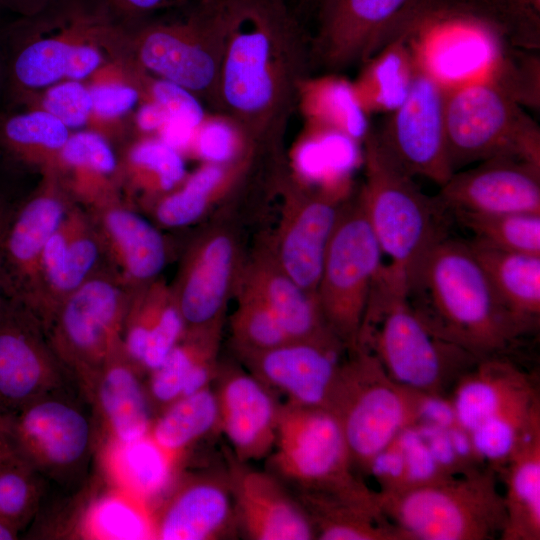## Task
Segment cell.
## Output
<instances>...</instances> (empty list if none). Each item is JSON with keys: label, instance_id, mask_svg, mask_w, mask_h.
<instances>
[{"label": "cell", "instance_id": "23", "mask_svg": "<svg viewBox=\"0 0 540 540\" xmlns=\"http://www.w3.org/2000/svg\"><path fill=\"white\" fill-rule=\"evenodd\" d=\"M153 539L217 540L238 530L227 471L193 474L152 511Z\"/></svg>", "mask_w": 540, "mask_h": 540}, {"label": "cell", "instance_id": "10", "mask_svg": "<svg viewBox=\"0 0 540 540\" xmlns=\"http://www.w3.org/2000/svg\"><path fill=\"white\" fill-rule=\"evenodd\" d=\"M448 400L457 424L495 456L511 453L540 420L538 384L506 356L478 360Z\"/></svg>", "mask_w": 540, "mask_h": 540}, {"label": "cell", "instance_id": "38", "mask_svg": "<svg viewBox=\"0 0 540 540\" xmlns=\"http://www.w3.org/2000/svg\"><path fill=\"white\" fill-rule=\"evenodd\" d=\"M104 227L129 278L144 285L154 281L167 260L160 232L140 215L122 207L106 211Z\"/></svg>", "mask_w": 540, "mask_h": 540}, {"label": "cell", "instance_id": "8", "mask_svg": "<svg viewBox=\"0 0 540 540\" xmlns=\"http://www.w3.org/2000/svg\"><path fill=\"white\" fill-rule=\"evenodd\" d=\"M224 39L219 0L192 6L174 19H145L126 26L127 50L138 67L215 110Z\"/></svg>", "mask_w": 540, "mask_h": 540}, {"label": "cell", "instance_id": "11", "mask_svg": "<svg viewBox=\"0 0 540 540\" xmlns=\"http://www.w3.org/2000/svg\"><path fill=\"white\" fill-rule=\"evenodd\" d=\"M447 151L454 172L512 157L540 166V128L525 109L485 79L447 87Z\"/></svg>", "mask_w": 540, "mask_h": 540}, {"label": "cell", "instance_id": "32", "mask_svg": "<svg viewBox=\"0 0 540 540\" xmlns=\"http://www.w3.org/2000/svg\"><path fill=\"white\" fill-rule=\"evenodd\" d=\"M506 523L502 540L540 539V429L535 430L499 472Z\"/></svg>", "mask_w": 540, "mask_h": 540}, {"label": "cell", "instance_id": "15", "mask_svg": "<svg viewBox=\"0 0 540 540\" xmlns=\"http://www.w3.org/2000/svg\"><path fill=\"white\" fill-rule=\"evenodd\" d=\"M311 59L331 72L363 64L413 21L429 0H320Z\"/></svg>", "mask_w": 540, "mask_h": 540}, {"label": "cell", "instance_id": "35", "mask_svg": "<svg viewBox=\"0 0 540 540\" xmlns=\"http://www.w3.org/2000/svg\"><path fill=\"white\" fill-rule=\"evenodd\" d=\"M70 134L67 126L42 109L0 110V149L12 159L43 171L56 169Z\"/></svg>", "mask_w": 540, "mask_h": 540}, {"label": "cell", "instance_id": "53", "mask_svg": "<svg viewBox=\"0 0 540 540\" xmlns=\"http://www.w3.org/2000/svg\"><path fill=\"white\" fill-rule=\"evenodd\" d=\"M52 0H0V13H11L19 17L34 15Z\"/></svg>", "mask_w": 540, "mask_h": 540}, {"label": "cell", "instance_id": "6", "mask_svg": "<svg viewBox=\"0 0 540 540\" xmlns=\"http://www.w3.org/2000/svg\"><path fill=\"white\" fill-rule=\"evenodd\" d=\"M358 347L369 350L398 384L448 398L457 380L480 359L436 334L406 297L372 294Z\"/></svg>", "mask_w": 540, "mask_h": 540}, {"label": "cell", "instance_id": "12", "mask_svg": "<svg viewBox=\"0 0 540 540\" xmlns=\"http://www.w3.org/2000/svg\"><path fill=\"white\" fill-rule=\"evenodd\" d=\"M383 256L358 195L349 197L329 240L316 298L329 330L347 351L359 335Z\"/></svg>", "mask_w": 540, "mask_h": 540}, {"label": "cell", "instance_id": "7", "mask_svg": "<svg viewBox=\"0 0 540 540\" xmlns=\"http://www.w3.org/2000/svg\"><path fill=\"white\" fill-rule=\"evenodd\" d=\"M327 410L338 420L354 467H370L404 430L417 425L428 395L395 382L366 348L347 351Z\"/></svg>", "mask_w": 540, "mask_h": 540}, {"label": "cell", "instance_id": "36", "mask_svg": "<svg viewBox=\"0 0 540 540\" xmlns=\"http://www.w3.org/2000/svg\"><path fill=\"white\" fill-rule=\"evenodd\" d=\"M85 83L92 101L86 128L109 140L129 121L133 122L142 101L139 69L128 56L106 64Z\"/></svg>", "mask_w": 540, "mask_h": 540}, {"label": "cell", "instance_id": "59", "mask_svg": "<svg viewBox=\"0 0 540 540\" xmlns=\"http://www.w3.org/2000/svg\"><path fill=\"white\" fill-rule=\"evenodd\" d=\"M314 1H319L320 2V0H314Z\"/></svg>", "mask_w": 540, "mask_h": 540}, {"label": "cell", "instance_id": "24", "mask_svg": "<svg viewBox=\"0 0 540 540\" xmlns=\"http://www.w3.org/2000/svg\"><path fill=\"white\" fill-rule=\"evenodd\" d=\"M215 380L219 429L233 457L248 463L270 455L281 409L273 391L248 370L229 364L219 363Z\"/></svg>", "mask_w": 540, "mask_h": 540}, {"label": "cell", "instance_id": "45", "mask_svg": "<svg viewBox=\"0 0 540 540\" xmlns=\"http://www.w3.org/2000/svg\"><path fill=\"white\" fill-rule=\"evenodd\" d=\"M474 235V244L540 256V213H454Z\"/></svg>", "mask_w": 540, "mask_h": 540}, {"label": "cell", "instance_id": "13", "mask_svg": "<svg viewBox=\"0 0 540 540\" xmlns=\"http://www.w3.org/2000/svg\"><path fill=\"white\" fill-rule=\"evenodd\" d=\"M87 404L79 388H68L7 415L11 439L47 483L73 488L84 479L95 440Z\"/></svg>", "mask_w": 540, "mask_h": 540}, {"label": "cell", "instance_id": "5", "mask_svg": "<svg viewBox=\"0 0 540 540\" xmlns=\"http://www.w3.org/2000/svg\"><path fill=\"white\" fill-rule=\"evenodd\" d=\"M377 500L405 540L500 539L506 523L497 473L488 466L406 489L379 490Z\"/></svg>", "mask_w": 540, "mask_h": 540}, {"label": "cell", "instance_id": "17", "mask_svg": "<svg viewBox=\"0 0 540 540\" xmlns=\"http://www.w3.org/2000/svg\"><path fill=\"white\" fill-rule=\"evenodd\" d=\"M415 54V72L403 102L376 131L381 143L410 176L442 186L452 176L446 140L447 87Z\"/></svg>", "mask_w": 540, "mask_h": 540}, {"label": "cell", "instance_id": "39", "mask_svg": "<svg viewBox=\"0 0 540 540\" xmlns=\"http://www.w3.org/2000/svg\"><path fill=\"white\" fill-rule=\"evenodd\" d=\"M219 405L210 386L182 397L153 420L149 435L164 451L181 459L198 441L219 429Z\"/></svg>", "mask_w": 540, "mask_h": 540}, {"label": "cell", "instance_id": "40", "mask_svg": "<svg viewBox=\"0 0 540 540\" xmlns=\"http://www.w3.org/2000/svg\"><path fill=\"white\" fill-rule=\"evenodd\" d=\"M77 224L76 220H63L47 241L40 261L39 288L44 277L52 292L64 294V298L88 279L100 254L96 240Z\"/></svg>", "mask_w": 540, "mask_h": 540}, {"label": "cell", "instance_id": "29", "mask_svg": "<svg viewBox=\"0 0 540 540\" xmlns=\"http://www.w3.org/2000/svg\"><path fill=\"white\" fill-rule=\"evenodd\" d=\"M223 324L185 329L163 363L149 373L145 387L152 408L161 412L174 401L210 386L219 367Z\"/></svg>", "mask_w": 540, "mask_h": 540}, {"label": "cell", "instance_id": "46", "mask_svg": "<svg viewBox=\"0 0 540 540\" xmlns=\"http://www.w3.org/2000/svg\"><path fill=\"white\" fill-rule=\"evenodd\" d=\"M465 14L514 47L539 50L540 0H480Z\"/></svg>", "mask_w": 540, "mask_h": 540}, {"label": "cell", "instance_id": "19", "mask_svg": "<svg viewBox=\"0 0 540 540\" xmlns=\"http://www.w3.org/2000/svg\"><path fill=\"white\" fill-rule=\"evenodd\" d=\"M63 196L57 171L45 170L36 192L16 210L12 208L0 240L2 294L30 309L38 296L43 249L64 220Z\"/></svg>", "mask_w": 540, "mask_h": 540}, {"label": "cell", "instance_id": "3", "mask_svg": "<svg viewBox=\"0 0 540 540\" xmlns=\"http://www.w3.org/2000/svg\"><path fill=\"white\" fill-rule=\"evenodd\" d=\"M405 296L434 334L478 359L506 356L529 333L505 306L469 243L446 234L414 267Z\"/></svg>", "mask_w": 540, "mask_h": 540}, {"label": "cell", "instance_id": "51", "mask_svg": "<svg viewBox=\"0 0 540 540\" xmlns=\"http://www.w3.org/2000/svg\"><path fill=\"white\" fill-rule=\"evenodd\" d=\"M8 107L42 109L71 130L87 127L92 101L85 82L67 80L51 85Z\"/></svg>", "mask_w": 540, "mask_h": 540}, {"label": "cell", "instance_id": "56", "mask_svg": "<svg viewBox=\"0 0 540 540\" xmlns=\"http://www.w3.org/2000/svg\"><path fill=\"white\" fill-rule=\"evenodd\" d=\"M12 207L7 202L4 194L0 190V240L5 229L6 223L8 221L9 215L11 213ZM4 296L2 294L0 286V303L3 300Z\"/></svg>", "mask_w": 540, "mask_h": 540}, {"label": "cell", "instance_id": "49", "mask_svg": "<svg viewBox=\"0 0 540 540\" xmlns=\"http://www.w3.org/2000/svg\"><path fill=\"white\" fill-rule=\"evenodd\" d=\"M86 530L96 538L153 539L152 512L133 496L109 495L91 508Z\"/></svg>", "mask_w": 540, "mask_h": 540}, {"label": "cell", "instance_id": "55", "mask_svg": "<svg viewBox=\"0 0 540 540\" xmlns=\"http://www.w3.org/2000/svg\"><path fill=\"white\" fill-rule=\"evenodd\" d=\"M480 0H440L445 10L464 13Z\"/></svg>", "mask_w": 540, "mask_h": 540}, {"label": "cell", "instance_id": "16", "mask_svg": "<svg viewBox=\"0 0 540 540\" xmlns=\"http://www.w3.org/2000/svg\"><path fill=\"white\" fill-rule=\"evenodd\" d=\"M281 218L271 244L282 269L316 297L325 252L348 189L313 187L283 173L277 179Z\"/></svg>", "mask_w": 540, "mask_h": 540}, {"label": "cell", "instance_id": "25", "mask_svg": "<svg viewBox=\"0 0 540 540\" xmlns=\"http://www.w3.org/2000/svg\"><path fill=\"white\" fill-rule=\"evenodd\" d=\"M228 477L238 530L252 540H312V521L276 475L230 457Z\"/></svg>", "mask_w": 540, "mask_h": 540}, {"label": "cell", "instance_id": "48", "mask_svg": "<svg viewBox=\"0 0 540 540\" xmlns=\"http://www.w3.org/2000/svg\"><path fill=\"white\" fill-rule=\"evenodd\" d=\"M237 306L230 320L231 338L238 354L270 349L291 341L267 304L251 290L236 285Z\"/></svg>", "mask_w": 540, "mask_h": 540}, {"label": "cell", "instance_id": "47", "mask_svg": "<svg viewBox=\"0 0 540 540\" xmlns=\"http://www.w3.org/2000/svg\"><path fill=\"white\" fill-rule=\"evenodd\" d=\"M482 79L492 83L521 107L539 110L538 50L502 44Z\"/></svg>", "mask_w": 540, "mask_h": 540}, {"label": "cell", "instance_id": "33", "mask_svg": "<svg viewBox=\"0 0 540 540\" xmlns=\"http://www.w3.org/2000/svg\"><path fill=\"white\" fill-rule=\"evenodd\" d=\"M499 297L530 332L540 317V256L469 243Z\"/></svg>", "mask_w": 540, "mask_h": 540}, {"label": "cell", "instance_id": "42", "mask_svg": "<svg viewBox=\"0 0 540 540\" xmlns=\"http://www.w3.org/2000/svg\"><path fill=\"white\" fill-rule=\"evenodd\" d=\"M46 484L18 450L6 426L0 434V518L24 529L41 505Z\"/></svg>", "mask_w": 540, "mask_h": 540}, {"label": "cell", "instance_id": "22", "mask_svg": "<svg viewBox=\"0 0 540 540\" xmlns=\"http://www.w3.org/2000/svg\"><path fill=\"white\" fill-rule=\"evenodd\" d=\"M435 198L453 214L540 213V166L512 157L485 160L454 172Z\"/></svg>", "mask_w": 540, "mask_h": 540}, {"label": "cell", "instance_id": "37", "mask_svg": "<svg viewBox=\"0 0 540 540\" xmlns=\"http://www.w3.org/2000/svg\"><path fill=\"white\" fill-rule=\"evenodd\" d=\"M320 540H405L381 511L317 493L296 496Z\"/></svg>", "mask_w": 540, "mask_h": 540}, {"label": "cell", "instance_id": "14", "mask_svg": "<svg viewBox=\"0 0 540 540\" xmlns=\"http://www.w3.org/2000/svg\"><path fill=\"white\" fill-rule=\"evenodd\" d=\"M130 301L107 278H89L57 306L44 328L49 342L87 398L97 374L122 348Z\"/></svg>", "mask_w": 540, "mask_h": 540}, {"label": "cell", "instance_id": "1", "mask_svg": "<svg viewBox=\"0 0 540 540\" xmlns=\"http://www.w3.org/2000/svg\"><path fill=\"white\" fill-rule=\"evenodd\" d=\"M225 39L216 110L258 150L279 142L310 57L283 0H219Z\"/></svg>", "mask_w": 540, "mask_h": 540}, {"label": "cell", "instance_id": "9", "mask_svg": "<svg viewBox=\"0 0 540 540\" xmlns=\"http://www.w3.org/2000/svg\"><path fill=\"white\" fill-rule=\"evenodd\" d=\"M272 451L274 475L298 493L330 495L381 511L377 492L354 472L342 429L329 410L290 402L281 406Z\"/></svg>", "mask_w": 540, "mask_h": 540}, {"label": "cell", "instance_id": "54", "mask_svg": "<svg viewBox=\"0 0 540 540\" xmlns=\"http://www.w3.org/2000/svg\"><path fill=\"white\" fill-rule=\"evenodd\" d=\"M7 84V64L6 51L2 34V26H0V100L4 99Z\"/></svg>", "mask_w": 540, "mask_h": 540}, {"label": "cell", "instance_id": "31", "mask_svg": "<svg viewBox=\"0 0 540 540\" xmlns=\"http://www.w3.org/2000/svg\"><path fill=\"white\" fill-rule=\"evenodd\" d=\"M255 155L229 163H203L173 191L157 201L155 216L167 227L198 221L238 184Z\"/></svg>", "mask_w": 540, "mask_h": 540}, {"label": "cell", "instance_id": "18", "mask_svg": "<svg viewBox=\"0 0 540 540\" xmlns=\"http://www.w3.org/2000/svg\"><path fill=\"white\" fill-rule=\"evenodd\" d=\"M68 388L81 390L53 350L41 320L26 305L4 297L0 303V410L9 415L48 393Z\"/></svg>", "mask_w": 540, "mask_h": 540}, {"label": "cell", "instance_id": "57", "mask_svg": "<svg viewBox=\"0 0 540 540\" xmlns=\"http://www.w3.org/2000/svg\"><path fill=\"white\" fill-rule=\"evenodd\" d=\"M19 532L20 530L16 526L0 518V540L17 539Z\"/></svg>", "mask_w": 540, "mask_h": 540}, {"label": "cell", "instance_id": "44", "mask_svg": "<svg viewBox=\"0 0 540 540\" xmlns=\"http://www.w3.org/2000/svg\"><path fill=\"white\" fill-rule=\"evenodd\" d=\"M124 168L137 189L158 199L187 176L181 152L158 136H139L127 150Z\"/></svg>", "mask_w": 540, "mask_h": 540}, {"label": "cell", "instance_id": "43", "mask_svg": "<svg viewBox=\"0 0 540 540\" xmlns=\"http://www.w3.org/2000/svg\"><path fill=\"white\" fill-rule=\"evenodd\" d=\"M116 155L101 134L83 129L71 133L61 150L56 170L71 177V186L89 194L107 193L118 172Z\"/></svg>", "mask_w": 540, "mask_h": 540}, {"label": "cell", "instance_id": "21", "mask_svg": "<svg viewBox=\"0 0 540 540\" xmlns=\"http://www.w3.org/2000/svg\"><path fill=\"white\" fill-rule=\"evenodd\" d=\"M347 351L339 340H291L276 347L238 354L251 374L288 402L328 409Z\"/></svg>", "mask_w": 540, "mask_h": 540}, {"label": "cell", "instance_id": "26", "mask_svg": "<svg viewBox=\"0 0 540 540\" xmlns=\"http://www.w3.org/2000/svg\"><path fill=\"white\" fill-rule=\"evenodd\" d=\"M236 285L251 290L267 304L290 340H339L326 325L317 298L279 265L270 239L262 240L242 261Z\"/></svg>", "mask_w": 540, "mask_h": 540}, {"label": "cell", "instance_id": "34", "mask_svg": "<svg viewBox=\"0 0 540 540\" xmlns=\"http://www.w3.org/2000/svg\"><path fill=\"white\" fill-rule=\"evenodd\" d=\"M415 72V54L408 36L401 34L362 64L352 81L357 99L369 115L394 111L405 99Z\"/></svg>", "mask_w": 540, "mask_h": 540}, {"label": "cell", "instance_id": "28", "mask_svg": "<svg viewBox=\"0 0 540 540\" xmlns=\"http://www.w3.org/2000/svg\"><path fill=\"white\" fill-rule=\"evenodd\" d=\"M138 369L120 348L103 366L87 399L112 444L135 442L150 432L152 406Z\"/></svg>", "mask_w": 540, "mask_h": 540}, {"label": "cell", "instance_id": "2", "mask_svg": "<svg viewBox=\"0 0 540 540\" xmlns=\"http://www.w3.org/2000/svg\"><path fill=\"white\" fill-rule=\"evenodd\" d=\"M2 34L8 105L62 81L85 82L128 54L126 26L109 0H52L2 26Z\"/></svg>", "mask_w": 540, "mask_h": 540}, {"label": "cell", "instance_id": "27", "mask_svg": "<svg viewBox=\"0 0 540 540\" xmlns=\"http://www.w3.org/2000/svg\"><path fill=\"white\" fill-rule=\"evenodd\" d=\"M172 288L154 280L130 301L122 330V347L140 373L158 368L185 332Z\"/></svg>", "mask_w": 540, "mask_h": 540}, {"label": "cell", "instance_id": "58", "mask_svg": "<svg viewBox=\"0 0 540 540\" xmlns=\"http://www.w3.org/2000/svg\"><path fill=\"white\" fill-rule=\"evenodd\" d=\"M7 426V414L0 410V434L5 430Z\"/></svg>", "mask_w": 540, "mask_h": 540}, {"label": "cell", "instance_id": "30", "mask_svg": "<svg viewBox=\"0 0 540 540\" xmlns=\"http://www.w3.org/2000/svg\"><path fill=\"white\" fill-rule=\"evenodd\" d=\"M296 107L310 133L330 132L353 142L363 141L370 130L368 114L360 105L353 84L333 73L306 75L299 83Z\"/></svg>", "mask_w": 540, "mask_h": 540}, {"label": "cell", "instance_id": "4", "mask_svg": "<svg viewBox=\"0 0 540 540\" xmlns=\"http://www.w3.org/2000/svg\"><path fill=\"white\" fill-rule=\"evenodd\" d=\"M364 181L357 193L380 246L384 263L375 286L406 297L411 272L425 252L445 235L437 199L423 194L387 152L375 130L363 139Z\"/></svg>", "mask_w": 540, "mask_h": 540}, {"label": "cell", "instance_id": "20", "mask_svg": "<svg viewBox=\"0 0 540 540\" xmlns=\"http://www.w3.org/2000/svg\"><path fill=\"white\" fill-rule=\"evenodd\" d=\"M242 261L234 234L222 225L196 239L171 287L186 329L224 323Z\"/></svg>", "mask_w": 540, "mask_h": 540}, {"label": "cell", "instance_id": "52", "mask_svg": "<svg viewBox=\"0 0 540 540\" xmlns=\"http://www.w3.org/2000/svg\"><path fill=\"white\" fill-rule=\"evenodd\" d=\"M213 0H109L125 26L147 19L151 14L169 8L195 6Z\"/></svg>", "mask_w": 540, "mask_h": 540}, {"label": "cell", "instance_id": "50", "mask_svg": "<svg viewBox=\"0 0 540 540\" xmlns=\"http://www.w3.org/2000/svg\"><path fill=\"white\" fill-rule=\"evenodd\" d=\"M189 148L203 163H229L257 152L240 127L221 113L204 117Z\"/></svg>", "mask_w": 540, "mask_h": 540}, {"label": "cell", "instance_id": "41", "mask_svg": "<svg viewBox=\"0 0 540 540\" xmlns=\"http://www.w3.org/2000/svg\"><path fill=\"white\" fill-rule=\"evenodd\" d=\"M115 476L129 495L148 505L172 486L180 459L147 436L128 444H112Z\"/></svg>", "mask_w": 540, "mask_h": 540}]
</instances>
